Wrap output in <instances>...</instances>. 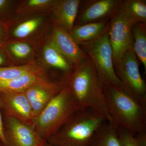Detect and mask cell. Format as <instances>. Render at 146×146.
Listing matches in <instances>:
<instances>
[{
  "instance_id": "1",
  "label": "cell",
  "mask_w": 146,
  "mask_h": 146,
  "mask_svg": "<svg viewBox=\"0 0 146 146\" xmlns=\"http://www.w3.org/2000/svg\"><path fill=\"white\" fill-rule=\"evenodd\" d=\"M68 84L79 109L90 110L110 122L102 82L90 57L74 68Z\"/></svg>"
},
{
  "instance_id": "2",
  "label": "cell",
  "mask_w": 146,
  "mask_h": 146,
  "mask_svg": "<svg viewBox=\"0 0 146 146\" xmlns=\"http://www.w3.org/2000/svg\"><path fill=\"white\" fill-rule=\"evenodd\" d=\"M102 85L113 126L134 136L146 132V106L113 82H102Z\"/></svg>"
},
{
  "instance_id": "3",
  "label": "cell",
  "mask_w": 146,
  "mask_h": 146,
  "mask_svg": "<svg viewBox=\"0 0 146 146\" xmlns=\"http://www.w3.org/2000/svg\"><path fill=\"white\" fill-rule=\"evenodd\" d=\"M104 118L90 110H77L47 140L55 146H91Z\"/></svg>"
},
{
  "instance_id": "4",
  "label": "cell",
  "mask_w": 146,
  "mask_h": 146,
  "mask_svg": "<svg viewBox=\"0 0 146 146\" xmlns=\"http://www.w3.org/2000/svg\"><path fill=\"white\" fill-rule=\"evenodd\" d=\"M78 109L68 84L33 121L39 136L47 141Z\"/></svg>"
},
{
  "instance_id": "5",
  "label": "cell",
  "mask_w": 146,
  "mask_h": 146,
  "mask_svg": "<svg viewBox=\"0 0 146 146\" xmlns=\"http://www.w3.org/2000/svg\"><path fill=\"white\" fill-rule=\"evenodd\" d=\"M115 74L121 84V87L146 106V85L141 76L138 58L133 49L127 51L114 65Z\"/></svg>"
},
{
  "instance_id": "6",
  "label": "cell",
  "mask_w": 146,
  "mask_h": 146,
  "mask_svg": "<svg viewBox=\"0 0 146 146\" xmlns=\"http://www.w3.org/2000/svg\"><path fill=\"white\" fill-rule=\"evenodd\" d=\"M78 44L93 61L102 82H110L121 87L115 74L113 51L108 32L96 40Z\"/></svg>"
},
{
  "instance_id": "7",
  "label": "cell",
  "mask_w": 146,
  "mask_h": 146,
  "mask_svg": "<svg viewBox=\"0 0 146 146\" xmlns=\"http://www.w3.org/2000/svg\"><path fill=\"white\" fill-rule=\"evenodd\" d=\"M70 76L52 81L43 76L24 92L31 108L33 119L68 84Z\"/></svg>"
},
{
  "instance_id": "8",
  "label": "cell",
  "mask_w": 146,
  "mask_h": 146,
  "mask_svg": "<svg viewBox=\"0 0 146 146\" xmlns=\"http://www.w3.org/2000/svg\"><path fill=\"white\" fill-rule=\"evenodd\" d=\"M133 25L119 12L110 19L108 34L113 51L114 65L127 51L133 49Z\"/></svg>"
},
{
  "instance_id": "9",
  "label": "cell",
  "mask_w": 146,
  "mask_h": 146,
  "mask_svg": "<svg viewBox=\"0 0 146 146\" xmlns=\"http://www.w3.org/2000/svg\"><path fill=\"white\" fill-rule=\"evenodd\" d=\"M122 1H81L74 27L111 19L117 13Z\"/></svg>"
},
{
  "instance_id": "10",
  "label": "cell",
  "mask_w": 146,
  "mask_h": 146,
  "mask_svg": "<svg viewBox=\"0 0 146 146\" xmlns=\"http://www.w3.org/2000/svg\"><path fill=\"white\" fill-rule=\"evenodd\" d=\"M6 146H42L47 143L33 126L17 119L6 115Z\"/></svg>"
},
{
  "instance_id": "11",
  "label": "cell",
  "mask_w": 146,
  "mask_h": 146,
  "mask_svg": "<svg viewBox=\"0 0 146 146\" xmlns=\"http://www.w3.org/2000/svg\"><path fill=\"white\" fill-rule=\"evenodd\" d=\"M50 42L65 56L74 69L89 57L70 34L56 22Z\"/></svg>"
},
{
  "instance_id": "12",
  "label": "cell",
  "mask_w": 146,
  "mask_h": 146,
  "mask_svg": "<svg viewBox=\"0 0 146 146\" xmlns=\"http://www.w3.org/2000/svg\"><path fill=\"white\" fill-rule=\"evenodd\" d=\"M2 102L6 115L33 126L30 104L24 92L3 93Z\"/></svg>"
},
{
  "instance_id": "13",
  "label": "cell",
  "mask_w": 146,
  "mask_h": 146,
  "mask_svg": "<svg viewBox=\"0 0 146 146\" xmlns=\"http://www.w3.org/2000/svg\"><path fill=\"white\" fill-rule=\"evenodd\" d=\"M80 0H60L54 1L53 12L55 21L60 26L70 33L74 27Z\"/></svg>"
},
{
  "instance_id": "14",
  "label": "cell",
  "mask_w": 146,
  "mask_h": 146,
  "mask_svg": "<svg viewBox=\"0 0 146 146\" xmlns=\"http://www.w3.org/2000/svg\"><path fill=\"white\" fill-rule=\"evenodd\" d=\"M110 20L106 19L74 27L70 34L78 44L92 42L107 32Z\"/></svg>"
},
{
  "instance_id": "15",
  "label": "cell",
  "mask_w": 146,
  "mask_h": 146,
  "mask_svg": "<svg viewBox=\"0 0 146 146\" xmlns=\"http://www.w3.org/2000/svg\"><path fill=\"white\" fill-rule=\"evenodd\" d=\"M119 12L133 25L146 24V0H122Z\"/></svg>"
},
{
  "instance_id": "16",
  "label": "cell",
  "mask_w": 146,
  "mask_h": 146,
  "mask_svg": "<svg viewBox=\"0 0 146 146\" xmlns=\"http://www.w3.org/2000/svg\"><path fill=\"white\" fill-rule=\"evenodd\" d=\"M42 70L27 73L17 78L0 81V92H25L43 77Z\"/></svg>"
},
{
  "instance_id": "17",
  "label": "cell",
  "mask_w": 146,
  "mask_h": 146,
  "mask_svg": "<svg viewBox=\"0 0 146 146\" xmlns=\"http://www.w3.org/2000/svg\"><path fill=\"white\" fill-rule=\"evenodd\" d=\"M43 57L49 66L62 72L64 74L70 75L73 72L72 66L51 42L44 48Z\"/></svg>"
},
{
  "instance_id": "18",
  "label": "cell",
  "mask_w": 146,
  "mask_h": 146,
  "mask_svg": "<svg viewBox=\"0 0 146 146\" xmlns=\"http://www.w3.org/2000/svg\"><path fill=\"white\" fill-rule=\"evenodd\" d=\"M91 146H123L117 130L111 123L106 121L95 134Z\"/></svg>"
},
{
  "instance_id": "19",
  "label": "cell",
  "mask_w": 146,
  "mask_h": 146,
  "mask_svg": "<svg viewBox=\"0 0 146 146\" xmlns=\"http://www.w3.org/2000/svg\"><path fill=\"white\" fill-rule=\"evenodd\" d=\"M133 49L146 71V24H134L131 28Z\"/></svg>"
},
{
  "instance_id": "20",
  "label": "cell",
  "mask_w": 146,
  "mask_h": 146,
  "mask_svg": "<svg viewBox=\"0 0 146 146\" xmlns=\"http://www.w3.org/2000/svg\"><path fill=\"white\" fill-rule=\"evenodd\" d=\"M41 71L33 65L0 67V81L17 78L27 73Z\"/></svg>"
},
{
  "instance_id": "21",
  "label": "cell",
  "mask_w": 146,
  "mask_h": 146,
  "mask_svg": "<svg viewBox=\"0 0 146 146\" xmlns=\"http://www.w3.org/2000/svg\"><path fill=\"white\" fill-rule=\"evenodd\" d=\"M41 22L40 18H34L24 22L16 27L13 35L16 38L26 37L36 30Z\"/></svg>"
},
{
  "instance_id": "22",
  "label": "cell",
  "mask_w": 146,
  "mask_h": 146,
  "mask_svg": "<svg viewBox=\"0 0 146 146\" xmlns=\"http://www.w3.org/2000/svg\"><path fill=\"white\" fill-rule=\"evenodd\" d=\"M10 51L14 56L18 58H25L31 52V47L26 43L16 42L9 46Z\"/></svg>"
},
{
  "instance_id": "23",
  "label": "cell",
  "mask_w": 146,
  "mask_h": 146,
  "mask_svg": "<svg viewBox=\"0 0 146 146\" xmlns=\"http://www.w3.org/2000/svg\"><path fill=\"white\" fill-rule=\"evenodd\" d=\"M117 132L123 146H138L134 136L125 129L119 128L117 130Z\"/></svg>"
},
{
  "instance_id": "24",
  "label": "cell",
  "mask_w": 146,
  "mask_h": 146,
  "mask_svg": "<svg viewBox=\"0 0 146 146\" xmlns=\"http://www.w3.org/2000/svg\"><path fill=\"white\" fill-rule=\"evenodd\" d=\"M54 2L50 0H30L27 2V6L30 8H40L53 5Z\"/></svg>"
},
{
  "instance_id": "25",
  "label": "cell",
  "mask_w": 146,
  "mask_h": 146,
  "mask_svg": "<svg viewBox=\"0 0 146 146\" xmlns=\"http://www.w3.org/2000/svg\"><path fill=\"white\" fill-rule=\"evenodd\" d=\"M134 138L138 146H146V132L138 133Z\"/></svg>"
},
{
  "instance_id": "26",
  "label": "cell",
  "mask_w": 146,
  "mask_h": 146,
  "mask_svg": "<svg viewBox=\"0 0 146 146\" xmlns=\"http://www.w3.org/2000/svg\"><path fill=\"white\" fill-rule=\"evenodd\" d=\"M0 143L2 144L4 146L6 145V141L5 135L4 128L1 111H0Z\"/></svg>"
},
{
  "instance_id": "27",
  "label": "cell",
  "mask_w": 146,
  "mask_h": 146,
  "mask_svg": "<svg viewBox=\"0 0 146 146\" xmlns=\"http://www.w3.org/2000/svg\"><path fill=\"white\" fill-rule=\"evenodd\" d=\"M5 61V59L4 57L0 54V65H2L3 63H4Z\"/></svg>"
},
{
  "instance_id": "28",
  "label": "cell",
  "mask_w": 146,
  "mask_h": 146,
  "mask_svg": "<svg viewBox=\"0 0 146 146\" xmlns=\"http://www.w3.org/2000/svg\"><path fill=\"white\" fill-rule=\"evenodd\" d=\"M6 1L5 0H0V9L1 8L5 5Z\"/></svg>"
},
{
  "instance_id": "29",
  "label": "cell",
  "mask_w": 146,
  "mask_h": 146,
  "mask_svg": "<svg viewBox=\"0 0 146 146\" xmlns=\"http://www.w3.org/2000/svg\"><path fill=\"white\" fill-rule=\"evenodd\" d=\"M42 146H55L53 145H51V144L49 143H48V142H47L45 144V145H43Z\"/></svg>"
},
{
  "instance_id": "30",
  "label": "cell",
  "mask_w": 146,
  "mask_h": 146,
  "mask_svg": "<svg viewBox=\"0 0 146 146\" xmlns=\"http://www.w3.org/2000/svg\"><path fill=\"white\" fill-rule=\"evenodd\" d=\"M1 29H0V35H1Z\"/></svg>"
}]
</instances>
